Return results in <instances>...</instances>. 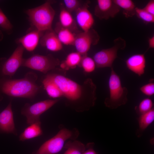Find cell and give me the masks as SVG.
I'll return each instance as SVG.
<instances>
[{"mask_svg": "<svg viewBox=\"0 0 154 154\" xmlns=\"http://www.w3.org/2000/svg\"><path fill=\"white\" fill-rule=\"evenodd\" d=\"M58 86L63 96L68 100L75 101L79 100L82 94L80 86L76 82L60 74H48Z\"/></svg>", "mask_w": 154, "mask_h": 154, "instance_id": "obj_6", "label": "cell"}, {"mask_svg": "<svg viewBox=\"0 0 154 154\" xmlns=\"http://www.w3.org/2000/svg\"><path fill=\"white\" fill-rule=\"evenodd\" d=\"M94 11V15L100 20H108L114 17L120 8L113 0H98Z\"/></svg>", "mask_w": 154, "mask_h": 154, "instance_id": "obj_11", "label": "cell"}, {"mask_svg": "<svg viewBox=\"0 0 154 154\" xmlns=\"http://www.w3.org/2000/svg\"><path fill=\"white\" fill-rule=\"evenodd\" d=\"M42 46L49 50L56 52L61 50L62 44L59 39L57 34L52 29L45 31L40 39Z\"/></svg>", "mask_w": 154, "mask_h": 154, "instance_id": "obj_14", "label": "cell"}, {"mask_svg": "<svg viewBox=\"0 0 154 154\" xmlns=\"http://www.w3.org/2000/svg\"><path fill=\"white\" fill-rule=\"evenodd\" d=\"M37 79L36 75L31 72L23 78L7 80L1 85V91L10 96L33 99L39 89L36 83Z\"/></svg>", "mask_w": 154, "mask_h": 154, "instance_id": "obj_1", "label": "cell"}, {"mask_svg": "<svg viewBox=\"0 0 154 154\" xmlns=\"http://www.w3.org/2000/svg\"><path fill=\"white\" fill-rule=\"evenodd\" d=\"M141 91L148 96H151L154 94V83L150 82L142 86L140 88Z\"/></svg>", "mask_w": 154, "mask_h": 154, "instance_id": "obj_30", "label": "cell"}, {"mask_svg": "<svg viewBox=\"0 0 154 154\" xmlns=\"http://www.w3.org/2000/svg\"><path fill=\"white\" fill-rule=\"evenodd\" d=\"M135 15L139 19L146 23H153L154 22V15H151L143 9L136 7Z\"/></svg>", "mask_w": 154, "mask_h": 154, "instance_id": "obj_27", "label": "cell"}, {"mask_svg": "<svg viewBox=\"0 0 154 154\" xmlns=\"http://www.w3.org/2000/svg\"><path fill=\"white\" fill-rule=\"evenodd\" d=\"M82 56L78 52H72L69 54L60 66L67 69L75 68L80 64Z\"/></svg>", "mask_w": 154, "mask_h": 154, "instance_id": "obj_24", "label": "cell"}, {"mask_svg": "<svg viewBox=\"0 0 154 154\" xmlns=\"http://www.w3.org/2000/svg\"><path fill=\"white\" fill-rule=\"evenodd\" d=\"M154 121V109L140 115L138 119L139 129L137 132V136L140 137L142 133Z\"/></svg>", "mask_w": 154, "mask_h": 154, "instance_id": "obj_19", "label": "cell"}, {"mask_svg": "<svg viewBox=\"0 0 154 154\" xmlns=\"http://www.w3.org/2000/svg\"><path fill=\"white\" fill-rule=\"evenodd\" d=\"M52 2L48 1L40 6L26 11L29 20L35 29L42 32L52 29L55 13L51 5Z\"/></svg>", "mask_w": 154, "mask_h": 154, "instance_id": "obj_2", "label": "cell"}, {"mask_svg": "<svg viewBox=\"0 0 154 154\" xmlns=\"http://www.w3.org/2000/svg\"><path fill=\"white\" fill-rule=\"evenodd\" d=\"M108 81L110 95L105 100V106L111 109H115L125 104L127 102V96L128 90L125 87H122L119 76L111 68Z\"/></svg>", "mask_w": 154, "mask_h": 154, "instance_id": "obj_3", "label": "cell"}, {"mask_svg": "<svg viewBox=\"0 0 154 154\" xmlns=\"http://www.w3.org/2000/svg\"><path fill=\"white\" fill-rule=\"evenodd\" d=\"M42 33L43 32L35 29L17 39V42L27 51H32L37 46L39 40L43 34Z\"/></svg>", "mask_w": 154, "mask_h": 154, "instance_id": "obj_15", "label": "cell"}, {"mask_svg": "<svg viewBox=\"0 0 154 154\" xmlns=\"http://www.w3.org/2000/svg\"><path fill=\"white\" fill-rule=\"evenodd\" d=\"M59 100H46L37 102L32 105L26 104L21 110V114L26 118L27 123L30 125L40 121L41 115L57 102Z\"/></svg>", "mask_w": 154, "mask_h": 154, "instance_id": "obj_8", "label": "cell"}, {"mask_svg": "<svg viewBox=\"0 0 154 154\" xmlns=\"http://www.w3.org/2000/svg\"><path fill=\"white\" fill-rule=\"evenodd\" d=\"M149 48H154V36L149 38L148 40Z\"/></svg>", "mask_w": 154, "mask_h": 154, "instance_id": "obj_33", "label": "cell"}, {"mask_svg": "<svg viewBox=\"0 0 154 154\" xmlns=\"http://www.w3.org/2000/svg\"><path fill=\"white\" fill-rule=\"evenodd\" d=\"M100 37L98 33L91 29L76 35L74 45L77 52L83 56L87 54L92 45L97 44Z\"/></svg>", "mask_w": 154, "mask_h": 154, "instance_id": "obj_9", "label": "cell"}, {"mask_svg": "<svg viewBox=\"0 0 154 154\" xmlns=\"http://www.w3.org/2000/svg\"><path fill=\"white\" fill-rule=\"evenodd\" d=\"M0 133L17 135L14 121L11 102L0 113Z\"/></svg>", "mask_w": 154, "mask_h": 154, "instance_id": "obj_12", "label": "cell"}, {"mask_svg": "<svg viewBox=\"0 0 154 154\" xmlns=\"http://www.w3.org/2000/svg\"><path fill=\"white\" fill-rule=\"evenodd\" d=\"M64 147L66 150L63 154H83L86 149V145L76 139L67 142Z\"/></svg>", "mask_w": 154, "mask_h": 154, "instance_id": "obj_22", "label": "cell"}, {"mask_svg": "<svg viewBox=\"0 0 154 154\" xmlns=\"http://www.w3.org/2000/svg\"><path fill=\"white\" fill-rule=\"evenodd\" d=\"M24 48L21 45L15 49L11 56L4 63L2 68V74L11 77L16 72L18 68L22 66Z\"/></svg>", "mask_w": 154, "mask_h": 154, "instance_id": "obj_10", "label": "cell"}, {"mask_svg": "<svg viewBox=\"0 0 154 154\" xmlns=\"http://www.w3.org/2000/svg\"><path fill=\"white\" fill-rule=\"evenodd\" d=\"M114 3L123 9V14L126 18L132 17L135 15L136 7L131 0H113Z\"/></svg>", "mask_w": 154, "mask_h": 154, "instance_id": "obj_23", "label": "cell"}, {"mask_svg": "<svg viewBox=\"0 0 154 154\" xmlns=\"http://www.w3.org/2000/svg\"><path fill=\"white\" fill-rule=\"evenodd\" d=\"M88 3H85L75 11L76 22L83 31L92 29L94 22L92 15L88 9Z\"/></svg>", "mask_w": 154, "mask_h": 154, "instance_id": "obj_13", "label": "cell"}, {"mask_svg": "<svg viewBox=\"0 0 154 154\" xmlns=\"http://www.w3.org/2000/svg\"><path fill=\"white\" fill-rule=\"evenodd\" d=\"M153 104L152 100L149 98L143 99L136 108L137 111L140 115L146 113L153 108Z\"/></svg>", "mask_w": 154, "mask_h": 154, "instance_id": "obj_26", "label": "cell"}, {"mask_svg": "<svg viewBox=\"0 0 154 154\" xmlns=\"http://www.w3.org/2000/svg\"><path fill=\"white\" fill-rule=\"evenodd\" d=\"M59 23L62 27L72 31L76 28V25L71 13L67 11L64 7L60 8L59 16Z\"/></svg>", "mask_w": 154, "mask_h": 154, "instance_id": "obj_21", "label": "cell"}, {"mask_svg": "<svg viewBox=\"0 0 154 154\" xmlns=\"http://www.w3.org/2000/svg\"><path fill=\"white\" fill-rule=\"evenodd\" d=\"M114 45L109 48L103 49L95 54L93 58L97 68L112 67L115 60L117 57L119 50H123L126 46L125 40L118 37L114 41Z\"/></svg>", "mask_w": 154, "mask_h": 154, "instance_id": "obj_5", "label": "cell"}, {"mask_svg": "<svg viewBox=\"0 0 154 154\" xmlns=\"http://www.w3.org/2000/svg\"><path fill=\"white\" fill-rule=\"evenodd\" d=\"M65 8L71 13L75 11L80 7V2L78 0H64L63 1Z\"/></svg>", "mask_w": 154, "mask_h": 154, "instance_id": "obj_29", "label": "cell"}, {"mask_svg": "<svg viewBox=\"0 0 154 154\" xmlns=\"http://www.w3.org/2000/svg\"><path fill=\"white\" fill-rule=\"evenodd\" d=\"M0 26L4 30L9 31L12 30L13 25L0 7Z\"/></svg>", "mask_w": 154, "mask_h": 154, "instance_id": "obj_28", "label": "cell"}, {"mask_svg": "<svg viewBox=\"0 0 154 154\" xmlns=\"http://www.w3.org/2000/svg\"><path fill=\"white\" fill-rule=\"evenodd\" d=\"M79 132L74 128L70 130L61 128L54 136L44 142L32 154H55L60 151L64 147L66 141L68 139L75 140Z\"/></svg>", "mask_w": 154, "mask_h": 154, "instance_id": "obj_4", "label": "cell"}, {"mask_svg": "<svg viewBox=\"0 0 154 154\" xmlns=\"http://www.w3.org/2000/svg\"><path fill=\"white\" fill-rule=\"evenodd\" d=\"M143 9L149 13L154 15V0L149 1Z\"/></svg>", "mask_w": 154, "mask_h": 154, "instance_id": "obj_31", "label": "cell"}, {"mask_svg": "<svg viewBox=\"0 0 154 154\" xmlns=\"http://www.w3.org/2000/svg\"><path fill=\"white\" fill-rule=\"evenodd\" d=\"M146 63L144 54L133 55L125 61L127 68L139 76H141L144 73Z\"/></svg>", "mask_w": 154, "mask_h": 154, "instance_id": "obj_16", "label": "cell"}, {"mask_svg": "<svg viewBox=\"0 0 154 154\" xmlns=\"http://www.w3.org/2000/svg\"><path fill=\"white\" fill-rule=\"evenodd\" d=\"M41 125L40 121L37 122L29 125L20 134L19 136V140L24 141L42 135L43 132Z\"/></svg>", "mask_w": 154, "mask_h": 154, "instance_id": "obj_18", "label": "cell"}, {"mask_svg": "<svg viewBox=\"0 0 154 154\" xmlns=\"http://www.w3.org/2000/svg\"><path fill=\"white\" fill-rule=\"evenodd\" d=\"M55 32L61 42L65 45H74L76 34L70 30L61 26L59 23L56 24Z\"/></svg>", "mask_w": 154, "mask_h": 154, "instance_id": "obj_17", "label": "cell"}, {"mask_svg": "<svg viewBox=\"0 0 154 154\" xmlns=\"http://www.w3.org/2000/svg\"><path fill=\"white\" fill-rule=\"evenodd\" d=\"M94 143H88L86 145V149L83 154H97L94 149Z\"/></svg>", "mask_w": 154, "mask_h": 154, "instance_id": "obj_32", "label": "cell"}, {"mask_svg": "<svg viewBox=\"0 0 154 154\" xmlns=\"http://www.w3.org/2000/svg\"><path fill=\"white\" fill-rule=\"evenodd\" d=\"M80 64L84 71L86 73H89L93 72L96 68L94 59L88 56L87 54L82 56Z\"/></svg>", "mask_w": 154, "mask_h": 154, "instance_id": "obj_25", "label": "cell"}, {"mask_svg": "<svg viewBox=\"0 0 154 154\" xmlns=\"http://www.w3.org/2000/svg\"><path fill=\"white\" fill-rule=\"evenodd\" d=\"M59 63V60L50 54L46 56L36 54L28 58L24 59L22 66L46 74Z\"/></svg>", "mask_w": 154, "mask_h": 154, "instance_id": "obj_7", "label": "cell"}, {"mask_svg": "<svg viewBox=\"0 0 154 154\" xmlns=\"http://www.w3.org/2000/svg\"><path fill=\"white\" fill-rule=\"evenodd\" d=\"M42 82L44 89L50 97L56 98L63 96L58 86L48 75L46 76Z\"/></svg>", "mask_w": 154, "mask_h": 154, "instance_id": "obj_20", "label": "cell"}]
</instances>
